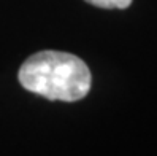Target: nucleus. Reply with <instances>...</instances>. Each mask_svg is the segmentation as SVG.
I'll list each match as a JSON object with an SVG mask.
<instances>
[{"label": "nucleus", "mask_w": 157, "mask_h": 156, "mask_svg": "<svg viewBox=\"0 0 157 156\" xmlns=\"http://www.w3.org/2000/svg\"><path fill=\"white\" fill-rule=\"evenodd\" d=\"M22 88L49 100L75 102L86 97L92 85L90 70L75 54L63 51H40L19 69Z\"/></svg>", "instance_id": "1"}, {"label": "nucleus", "mask_w": 157, "mask_h": 156, "mask_svg": "<svg viewBox=\"0 0 157 156\" xmlns=\"http://www.w3.org/2000/svg\"><path fill=\"white\" fill-rule=\"evenodd\" d=\"M86 2L98 8H106V10H113V8L124 10V8L130 6L132 0H86Z\"/></svg>", "instance_id": "2"}]
</instances>
